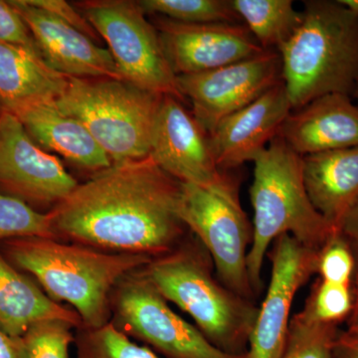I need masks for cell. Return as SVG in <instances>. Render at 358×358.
Masks as SVG:
<instances>
[{"label": "cell", "instance_id": "cell-31", "mask_svg": "<svg viewBox=\"0 0 358 358\" xmlns=\"http://www.w3.org/2000/svg\"><path fill=\"white\" fill-rule=\"evenodd\" d=\"M32 6L43 9L47 13L53 14L56 17L65 21L68 24L76 28L77 30L84 33L92 40H98L99 35L93 26L90 24L88 20L84 17L83 14L79 13L72 4L64 0H28Z\"/></svg>", "mask_w": 358, "mask_h": 358}, {"label": "cell", "instance_id": "cell-4", "mask_svg": "<svg viewBox=\"0 0 358 358\" xmlns=\"http://www.w3.org/2000/svg\"><path fill=\"white\" fill-rule=\"evenodd\" d=\"M250 187L253 208V241L247 268L258 294L262 289L264 262L273 243L291 235L308 248L319 251L336 231L315 208L303 173V157L278 136L254 160Z\"/></svg>", "mask_w": 358, "mask_h": 358}, {"label": "cell", "instance_id": "cell-35", "mask_svg": "<svg viewBox=\"0 0 358 358\" xmlns=\"http://www.w3.org/2000/svg\"><path fill=\"white\" fill-rule=\"evenodd\" d=\"M339 230L352 241H358V200L355 206L350 209L345 220L341 223Z\"/></svg>", "mask_w": 358, "mask_h": 358}, {"label": "cell", "instance_id": "cell-28", "mask_svg": "<svg viewBox=\"0 0 358 358\" xmlns=\"http://www.w3.org/2000/svg\"><path fill=\"white\" fill-rule=\"evenodd\" d=\"M74 324L65 320H45L30 327L22 336L26 358H70L76 336Z\"/></svg>", "mask_w": 358, "mask_h": 358}, {"label": "cell", "instance_id": "cell-27", "mask_svg": "<svg viewBox=\"0 0 358 358\" xmlns=\"http://www.w3.org/2000/svg\"><path fill=\"white\" fill-rule=\"evenodd\" d=\"M353 303L352 285L334 284L317 279L303 310L319 322L338 326L350 317Z\"/></svg>", "mask_w": 358, "mask_h": 358}, {"label": "cell", "instance_id": "cell-24", "mask_svg": "<svg viewBox=\"0 0 358 358\" xmlns=\"http://www.w3.org/2000/svg\"><path fill=\"white\" fill-rule=\"evenodd\" d=\"M145 13L160 14L167 20L190 24H243L232 0H140Z\"/></svg>", "mask_w": 358, "mask_h": 358}, {"label": "cell", "instance_id": "cell-8", "mask_svg": "<svg viewBox=\"0 0 358 358\" xmlns=\"http://www.w3.org/2000/svg\"><path fill=\"white\" fill-rule=\"evenodd\" d=\"M80 7L84 17L109 46L124 81L182 102L178 76L167 61L159 32L138 2L93 0L81 2Z\"/></svg>", "mask_w": 358, "mask_h": 358}, {"label": "cell", "instance_id": "cell-3", "mask_svg": "<svg viewBox=\"0 0 358 358\" xmlns=\"http://www.w3.org/2000/svg\"><path fill=\"white\" fill-rule=\"evenodd\" d=\"M303 3L300 26L278 50L293 110L329 94L352 96L358 84V14L339 0Z\"/></svg>", "mask_w": 358, "mask_h": 358}, {"label": "cell", "instance_id": "cell-36", "mask_svg": "<svg viewBox=\"0 0 358 358\" xmlns=\"http://www.w3.org/2000/svg\"><path fill=\"white\" fill-rule=\"evenodd\" d=\"M339 2L353 13L358 14V0H339Z\"/></svg>", "mask_w": 358, "mask_h": 358}, {"label": "cell", "instance_id": "cell-29", "mask_svg": "<svg viewBox=\"0 0 358 358\" xmlns=\"http://www.w3.org/2000/svg\"><path fill=\"white\" fill-rule=\"evenodd\" d=\"M355 271V256L352 241L341 230L334 231L317 251L319 279L334 284L352 285Z\"/></svg>", "mask_w": 358, "mask_h": 358}, {"label": "cell", "instance_id": "cell-6", "mask_svg": "<svg viewBox=\"0 0 358 358\" xmlns=\"http://www.w3.org/2000/svg\"><path fill=\"white\" fill-rule=\"evenodd\" d=\"M124 80L68 77L55 105L88 129L113 164L150 154L162 98Z\"/></svg>", "mask_w": 358, "mask_h": 358}, {"label": "cell", "instance_id": "cell-22", "mask_svg": "<svg viewBox=\"0 0 358 358\" xmlns=\"http://www.w3.org/2000/svg\"><path fill=\"white\" fill-rule=\"evenodd\" d=\"M240 20L265 50H279L300 26L292 0H232Z\"/></svg>", "mask_w": 358, "mask_h": 358}, {"label": "cell", "instance_id": "cell-34", "mask_svg": "<svg viewBox=\"0 0 358 358\" xmlns=\"http://www.w3.org/2000/svg\"><path fill=\"white\" fill-rule=\"evenodd\" d=\"M353 252L355 256V271L352 280L353 296H355V303H353L352 312L350 317L346 320V329L358 334V241H352Z\"/></svg>", "mask_w": 358, "mask_h": 358}, {"label": "cell", "instance_id": "cell-19", "mask_svg": "<svg viewBox=\"0 0 358 358\" xmlns=\"http://www.w3.org/2000/svg\"><path fill=\"white\" fill-rule=\"evenodd\" d=\"M303 173L313 206L339 230L358 200V147L306 155Z\"/></svg>", "mask_w": 358, "mask_h": 358}, {"label": "cell", "instance_id": "cell-25", "mask_svg": "<svg viewBox=\"0 0 358 358\" xmlns=\"http://www.w3.org/2000/svg\"><path fill=\"white\" fill-rule=\"evenodd\" d=\"M76 358H160L148 346L134 343L112 322L96 329H79Z\"/></svg>", "mask_w": 358, "mask_h": 358}, {"label": "cell", "instance_id": "cell-32", "mask_svg": "<svg viewBox=\"0 0 358 358\" xmlns=\"http://www.w3.org/2000/svg\"><path fill=\"white\" fill-rule=\"evenodd\" d=\"M334 358H358V334L339 331L334 346Z\"/></svg>", "mask_w": 358, "mask_h": 358}, {"label": "cell", "instance_id": "cell-23", "mask_svg": "<svg viewBox=\"0 0 358 358\" xmlns=\"http://www.w3.org/2000/svg\"><path fill=\"white\" fill-rule=\"evenodd\" d=\"M338 326L313 319L301 308L289 322L281 358H334Z\"/></svg>", "mask_w": 358, "mask_h": 358}, {"label": "cell", "instance_id": "cell-7", "mask_svg": "<svg viewBox=\"0 0 358 358\" xmlns=\"http://www.w3.org/2000/svg\"><path fill=\"white\" fill-rule=\"evenodd\" d=\"M178 212L210 257L221 282L253 301L257 294L247 268L253 226L240 203L234 181L230 178L211 187L181 183Z\"/></svg>", "mask_w": 358, "mask_h": 358}, {"label": "cell", "instance_id": "cell-12", "mask_svg": "<svg viewBox=\"0 0 358 358\" xmlns=\"http://www.w3.org/2000/svg\"><path fill=\"white\" fill-rule=\"evenodd\" d=\"M77 185L62 162L37 145L15 115L0 110V186L27 203L56 206Z\"/></svg>", "mask_w": 358, "mask_h": 358}, {"label": "cell", "instance_id": "cell-10", "mask_svg": "<svg viewBox=\"0 0 358 358\" xmlns=\"http://www.w3.org/2000/svg\"><path fill=\"white\" fill-rule=\"evenodd\" d=\"M280 82L281 58L275 50H266L217 69L178 76L181 95L189 99L193 117L208 136L222 120Z\"/></svg>", "mask_w": 358, "mask_h": 358}, {"label": "cell", "instance_id": "cell-13", "mask_svg": "<svg viewBox=\"0 0 358 358\" xmlns=\"http://www.w3.org/2000/svg\"><path fill=\"white\" fill-rule=\"evenodd\" d=\"M150 155L181 183L211 187L231 178L216 164L208 134L173 96L162 98Z\"/></svg>", "mask_w": 358, "mask_h": 358}, {"label": "cell", "instance_id": "cell-2", "mask_svg": "<svg viewBox=\"0 0 358 358\" xmlns=\"http://www.w3.org/2000/svg\"><path fill=\"white\" fill-rule=\"evenodd\" d=\"M3 244L7 260L31 275L52 300L71 306L85 329H96L110 322V299L115 287L122 278L145 267L152 258L46 238H21Z\"/></svg>", "mask_w": 358, "mask_h": 358}, {"label": "cell", "instance_id": "cell-37", "mask_svg": "<svg viewBox=\"0 0 358 358\" xmlns=\"http://www.w3.org/2000/svg\"><path fill=\"white\" fill-rule=\"evenodd\" d=\"M352 96H353V98L355 99V103H357L358 105V84H357V88H355V93H353Z\"/></svg>", "mask_w": 358, "mask_h": 358}, {"label": "cell", "instance_id": "cell-16", "mask_svg": "<svg viewBox=\"0 0 358 358\" xmlns=\"http://www.w3.org/2000/svg\"><path fill=\"white\" fill-rule=\"evenodd\" d=\"M25 21L42 58L56 72L72 78L122 80L108 49L28 0H10Z\"/></svg>", "mask_w": 358, "mask_h": 358}, {"label": "cell", "instance_id": "cell-1", "mask_svg": "<svg viewBox=\"0 0 358 358\" xmlns=\"http://www.w3.org/2000/svg\"><path fill=\"white\" fill-rule=\"evenodd\" d=\"M181 182L152 155L98 171L51 210L59 240L113 253L157 257L178 246Z\"/></svg>", "mask_w": 358, "mask_h": 358}, {"label": "cell", "instance_id": "cell-20", "mask_svg": "<svg viewBox=\"0 0 358 358\" xmlns=\"http://www.w3.org/2000/svg\"><path fill=\"white\" fill-rule=\"evenodd\" d=\"M53 320L82 327L73 308L49 298L34 279L21 273L0 252V329L14 338H22L30 327Z\"/></svg>", "mask_w": 358, "mask_h": 358}, {"label": "cell", "instance_id": "cell-30", "mask_svg": "<svg viewBox=\"0 0 358 358\" xmlns=\"http://www.w3.org/2000/svg\"><path fill=\"white\" fill-rule=\"evenodd\" d=\"M0 41L40 54L38 46L20 13L9 1L0 0Z\"/></svg>", "mask_w": 358, "mask_h": 358}, {"label": "cell", "instance_id": "cell-33", "mask_svg": "<svg viewBox=\"0 0 358 358\" xmlns=\"http://www.w3.org/2000/svg\"><path fill=\"white\" fill-rule=\"evenodd\" d=\"M0 358H26L22 338H14L0 329Z\"/></svg>", "mask_w": 358, "mask_h": 358}, {"label": "cell", "instance_id": "cell-17", "mask_svg": "<svg viewBox=\"0 0 358 358\" xmlns=\"http://www.w3.org/2000/svg\"><path fill=\"white\" fill-rule=\"evenodd\" d=\"M279 138L301 157L358 147V105L343 94L320 96L292 110Z\"/></svg>", "mask_w": 358, "mask_h": 358}, {"label": "cell", "instance_id": "cell-9", "mask_svg": "<svg viewBox=\"0 0 358 358\" xmlns=\"http://www.w3.org/2000/svg\"><path fill=\"white\" fill-rule=\"evenodd\" d=\"M110 322L167 358H246L224 352L178 315L143 268L122 278L110 299Z\"/></svg>", "mask_w": 358, "mask_h": 358}, {"label": "cell", "instance_id": "cell-15", "mask_svg": "<svg viewBox=\"0 0 358 358\" xmlns=\"http://www.w3.org/2000/svg\"><path fill=\"white\" fill-rule=\"evenodd\" d=\"M292 106L282 81L243 109L222 120L209 134L221 171L235 169L259 157L279 136Z\"/></svg>", "mask_w": 358, "mask_h": 358}, {"label": "cell", "instance_id": "cell-21", "mask_svg": "<svg viewBox=\"0 0 358 358\" xmlns=\"http://www.w3.org/2000/svg\"><path fill=\"white\" fill-rule=\"evenodd\" d=\"M67 83L68 77L37 54L0 41V110L13 114L34 103H55Z\"/></svg>", "mask_w": 358, "mask_h": 358}, {"label": "cell", "instance_id": "cell-14", "mask_svg": "<svg viewBox=\"0 0 358 358\" xmlns=\"http://www.w3.org/2000/svg\"><path fill=\"white\" fill-rule=\"evenodd\" d=\"M162 49L176 76L232 64L266 51L244 24L157 22Z\"/></svg>", "mask_w": 358, "mask_h": 358}, {"label": "cell", "instance_id": "cell-11", "mask_svg": "<svg viewBox=\"0 0 358 358\" xmlns=\"http://www.w3.org/2000/svg\"><path fill=\"white\" fill-rule=\"evenodd\" d=\"M271 277L250 334L246 358H281L294 296L317 274V251L291 235L278 238L268 252Z\"/></svg>", "mask_w": 358, "mask_h": 358}, {"label": "cell", "instance_id": "cell-18", "mask_svg": "<svg viewBox=\"0 0 358 358\" xmlns=\"http://www.w3.org/2000/svg\"><path fill=\"white\" fill-rule=\"evenodd\" d=\"M13 115L42 150L56 152L95 173L112 166L110 157L88 129L79 120L60 112L55 103H34Z\"/></svg>", "mask_w": 358, "mask_h": 358}, {"label": "cell", "instance_id": "cell-5", "mask_svg": "<svg viewBox=\"0 0 358 358\" xmlns=\"http://www.w3.org/2000/svg\"><path fill=\"white\" fill-rule=\"evenodd\" d=\"M143 271L169 303L192 317L212 345L230 355H246L258 307L221 282L200 243L178 245L152 257Z\"/></svg>", "mask_w": 358, "mask_h": 358}, {"label": "cell", "instance_id": "cell-26", "mask_svg": "<svg viewBox=\"0 0 358 358\" xmlns=\"http://www.w3.org/2000/svg\"><path fill=\"white\" fill-rule=\"evenodd\" d=\"M21 238L59 240L53 215L40 213L24 200L0 193V242Z\"/></svg>", "mask_w": 358, "mask_h": 358}]
</instances>
